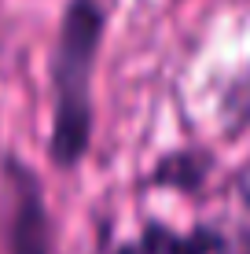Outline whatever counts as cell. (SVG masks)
Masks as SVG:
<instances>
[{
    "label": "cell",
    "mask_w": 250,
    "mask_h": 254,
    "mask_svg": "<svg viewBox=\"0 0 250 254\" xmlns=\"http://www.w3.org/2000/svg\"><path fill=\"white\" fill-rule=\"evenodd\" d=\"M103 33L100 0H74L66 7L55 48V133L51 155L70 166L89 144V74Z\"/></svg>",
    "instance_id": "cell-1"
},
{
    "label": "cell",
    "mask_w": 250,
    "mask_h": 254,
    "mask_svg": "<svg viewBox=\"0 0 250 254\" xmlns=\"http://www.w3.org/2000/svg\"><path fill=\"white\" fill-rule=\"evenodd\" d=\"M210 243L213 240H210V236H202V232L195 236V240H177L173 232L151 225L140 240L122 243V247H114V251H107V254H213V251H206Z\"/></svg>",
    "instance_id": "cell-2"
},
{
    "label": "cell",
    "mask_w": 250,
    "mask_h": 254,
    "mask_svg": "<svg viewBox=\"0 0 250 254\" xmlns=\"http://www.w3.org/2000/svg\"><path fill=\"white\" fill-rule=\"evenodd\" d=\"M15 254H45V210L37 195L26 191L15 217Z\"/></svg>",
    "instance_id": "cell-3"
}]
</instances>
